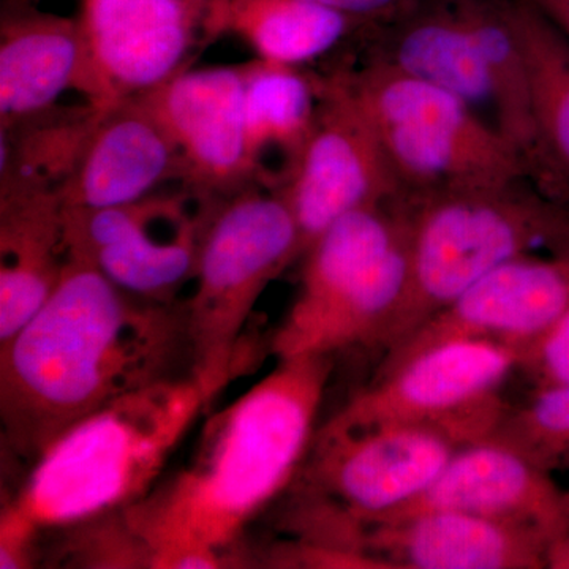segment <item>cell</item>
<instances>
[{
    "instance_id": "6da1fadb",
    "label": "cell",
    "mask_w": 569,
    "mask_h": 569,
    "mask_svg": "<svg viewBox=\"0 0 569 569\" xmlns=\"http://www.w3.org/2000/svg\"><path fill=\"white\" fill-rule=\"evenodd\" d=\"M183 377H192L186 302L127 293L69 254L54 293L0 346L3 443L32 466L74 422Z\"/></svg>"
},
{
    "instance_id": "7a4b0ae2",
    "label": "cell",
    "mask_w": 569,
    "mask_h": 569,
    "mask_svg": "<svg viewBox=\"0 0 569 569\" xmlns=\"http://www.w3.org/2000/svg\"><path fill=\"white\" fill-rule=\"evenodd\" d=\"M335 358L279 359L206 422L189 466L126 509L152 569L222 568L307 458Z\"/></svg>"
},
{
    "instance_id": "3957f363",
    "label": "cell",
    "mask_w": 569,
    "mask_h": 569,
    "mask_svg": "<svg viewBox=\"0 0 569 569\" xmlns=\"http://www.w3.org/2000/svg\"><path fill=\"white\" fill-rule=\"evenodd\" d=\"M192 377L130 392L74 422L39 458L0 519L37 537L123 511L149 496L201 411Z\"/></svg>"
},
{
    "instance_id": "277c9868",
    "label": "cell",
    "mask_w": 569,
    "mask_h": 569,
    "mask_svg": "<svg viewBox=\"0 0 569 569\" xmlns=\"http://www.w3.org/2000/svg\"><path fill=\"white\" fill-rule=\"evenodd\" d=\"M410 268V209L347 213L305 254L293 305L271 337L279 359L385 348Z\"/></svg>"
},
{
    "instance_id": "5b68a950",
    "label": "cell",
    "mask_w": 569,
    "mask_h": 569,
    "mask_svg": "<svg viewBox=\"0 0 569 569\" xmlns=\"http://www.w3.org/2000/svg\"><path fill=\"white\" fill-rule=\"evenodd\" d=\"M299 257L298 224L279 190L253 183L209 203L194 291L186 301L192 378L208 407L238 373L258 299Z\"/></svg>"
},
{
    "instance_id": "8992f818",
    "label": "cell",
    "mask_w": 569,
    "mask_h": 569,
    "mask_svg": "<svg viewBox=\"0 0 569 569\" xmlns=\"http://www.w3.org/2000/svg\"><path fill=\"white\" fill-rule=\"evenodd\" d=\"M342 78L400 183L426 193L515 186L522 153L459 97L389 62Z\"/></svg>"
},
{
    "instance_id": "52a82bcc",
    "label": "cell",
    "mask_w": 569,
    "mask_h": 569,
    "mask_svg": "<svg viewBox=\"0 0 569 569\" xmlns=\"http://www.w3.org/2000/svg\"><path fill=\"white\" fill-rule=\"evenodd\" d=\"M553 233V217L512 186L427 194L410 209L407 291L385 350L492 269L533 254Z\"/></svg>"
},
{
    "instance_id": "ba28073f",
    "label": "cell",
    "mask_w": 569,
    "mask_h": 569,
    "mask_svg": "<svg viewBox=\"0 0 569 569\" xmlns=\"http://www.w3.org/2000/svg\"><path fill=\"white\" fill-rule=\"evenodd\" d=\"M462 447L433 427L325 425L301 467L307 516L336 531L387 518L421 496Z\"/></svg>"
},
{
    "instance_id": "9c48e42d",
    "label": "cell",
    "mask_w": 569,
    "mask_h": 569,
    "mask_svg": "<svg viewBox=\"0 0 569 569\" xmlns=\"http://www.w3.org/2000/svg\"><path fill=\"white\" fill-rule=\"evenodd\" d=\"M523 355L488 340H455L422 351L355 396L326 425L340 429L425 426L471 445L507 413L498 389Z\"/></svg>"
},
{
    "instance_id": "30bf717a",
    "label": "cell",
    "mask_w": 569,
    "mask_h": 569,
    "mask_svg": "<svg viewBox=\"0 0 569 569\" xmlns=\"http://www.w3.org/2000/svg\"><path fill=\"white\" fill-rule=\"evenodd\" d=\"M231 0H80L92 107L108 110L193 69L230 31Z\"/></svg>"
},
{
    "instance_id": "8fae6325",
    "label": "cell",
    "mask_w": 569,
    "mask_h": 569,
    "mask_svg": "<svg viewBox=\"0 0 569 569\" xmlns=\"http://www.w3.org/2000/svg\"><path fill=\"white\" fill-rule=\"evenodd\" d=\"M209 203L181 186L110 208H63L67 249L127 293L176 302L197 274Z\"/></svg>"
},
{
    "instance_id": "7c38bea8",
    "label": "cell",
    "mask_w": 569,
    "mask_h": 569,
    "mask_svg": "<svg viewBox=\"0 0 569 569\" xmlns=\"http://www.w3.org/2000/svg\"><path fill=\"white\" fill-rule=\"evenodd\" d=\"M400 186L343 78L325 81L312 132L293 173L279 190L298 224L301 257L337 220L388 203Z\"/></svg>"
},
{
    "instance_id": "4fadbf2b",
    "label": "cell",
    "mask_w": 569,
    "mask_h": 569,
    "mask_svg": "<svg viewBox=\"0 0 569 569\" xmlns=\"http://www.w3.org/2000/svg\"><path fill=\"white\" fill-rule=\"evenodd\" d=\"M568 310L569 254H523L482 276L402 342L389 348L377 376L455 340H488L516 348L526 362Z\"/></svg>"
},
{
    "instance_id": "5bb4252c",
    "label": "cell",
    "mask_w": 569,
    "mask_h": 569,
    "mask_svg": "<svg viewBox=\"0 0 569 569\" xmlns=\"http://www.w3.org/2000/svg\"><path fill=\"white\" fill-rule=\"evenodd\" d=\"M137 99L170 134L182 160V186L200 200L257 183L247 151L242 63L183 71Z\"/></svg>"
},
{
    "instance_id": "9a60e30c",
    "label": "cell",
    "mask_w": 569,
    "mask_h": 569,
    "mask_svg": "<svg viewBox=\"0 0 569 569\" xmlns=\"http://www.w3.org/2000/svg\"><path fill=\"white\" fill-rule=\"evenodd\" d=\"M549 545L531 527L440 509L366 523L355 550L369 568L542 569Z\"/></svg>"
},
{
    "instance_id": "2e32d148",
    "label": "cell",
    "mask_w": 569,
    "mask_h": 569,
    "mask_svg": "<svg viewBox=\"0 0 569 569\" xmlns=\"http://www.w3.org/2000/svg\"><path fill=\"white\" fill-rule=\"evenodd\" d=\"M440 509L520 523L550 541L569 530L567 496L550 471L496 440L460 448L421 496L376 522Z\"/></svg>"
},
{
    "instance_id": "e0dca14e",
    "label": "cell",
    "mask_w": 569,
    "mask_h": 569,
    "mask_svg": "<svg viewBox=\"0 0 569 569\" xmlns=\"http://www.w3.org/2000/svg\"><path fill=\"white\" fill-rule=\"evenodd\" d=\"M67 91L92 102L88 56L77 17L40 10L36 0L0 9V127L59 104Z\"/></svg>"
},
{
    "instance_id": "ac0fdd59",
    "label": "cell",
    "mask_w": 569,
    "mask_h": 569,
    "mask_svg": "<svg viewBox=\"0 0 569 569\" xmlns=\"http://www.w3.org/2000/svg\"><path fill=\"white\" fill-rule=\"evenodd\" d=\"M183 182L181 156L162 122L138 99L108 108L61 190L63 208L133 203Z\"/></svg>"
},
{
    "instance_id": "d6986e66",
    "label": "cell",
    "mask_w": 569,
    "mask_h": 569,
    "mask_svg": "<svg viewBox=\"0 0 569 569\" xmlns=\"http://www.w3.org/2000/svg\"><path fill=\"white\" fill-rule=\"evenodd\" d=\"M67 263L61 194H0V346L50 299Z\"/></svg>"
},
{
    "instance_id": "ffe728a7",
    "label": "cell",
    "mask_w": 569,
    "mask_h": 569,
    "mask_svg": "<svg viewBox=\"0 0 569 569\" xmlns=\"http://www.w3.org/2000/svg\"><path fill=\"white\" fill-rule=\"evenodd\" d=\"M247 151L254 181L280 190L316 123L321 82L295 66L264 59L242 63Z\"/></svg>"
},
{
    "instance_id": "44dd1931",
    "label": "cell",
    "mask_w": 569,
    "mask_h": 569,
    "mask_svg": "<svg viewBox=\"0 0 569 569\" xmlns=\"http://www.w3.org/2000/svg\"><path fill=\"white\" fill-rule=\"evenodd\" d=\"M471 3L473 0H460L411 21L397 39L389 63L451 92L481 116L489 110L493 123L492 86L475 32Z\"/></svg>"
},
{
    "instance_id": "7402d4cb",
    "label": "cell",
    "mask_w": 569,
    "mask_h": 569,
    "mask_svg": "<svg viewBox=\"0 0 569 569\" xmlns=\"http://www.w3.org/2000/svg\"><path fill=\"white\" fill-rule=\"evenodd\" d=\"M104 111L59 103L0 127V194H61Z\"/></svg>"
},
{
    "instance_id": "603a6c76",
    "label": "cell",
    "mask_w": 569,
    "mask_h": 569,
    "mask_svg": "<svg viewBox=\"0 0 569 569\" xmlns=\"http://www.w3.org/2000/svg\"><path fill=\"white\" fill-rule=\"evenodd\" d=\"M362 22L309 0H231L230 32L284 66L321 58Z\"/></svg>"
},
{
    "instance_id": "cb8c5ba5",
    "label": "cell",
    "mask_w": 569,
    "mask_h": 569,
    "mask_svg": "<svg viewBox=\"0 0 569 569\" xmlns=\"http://www.w3.org/2000/svg\"><path fill=\"white\" fill-rule=\"evenodd\" d=\"M512 22L527 71L538 133L569 163V59L537 9L515 3Z\"/></svg>"
},
{
    "instance_id": "d4e9b609",
    "label": "cell",
    "mask_w": 569,
    "mask_h": 569,
    "mask_svg": "<svg viewBox=\"0 0 569 569\" xmlns=\"http://www.w3.org/2000/svg\"><path fill=\"white\" fill-rule=\"evenodd\" d=\"M488 440L500 441L552 471L569 462V383L538 388L527 406L507 410Z\"/></svg>"
},
{
    "instance_id": "484cf974",
    "label": "cell",
    "mask_w": 569,
    "mask_h": 569,
    "mask_svg": "<svg viewBox=\"0 0 569 569\" xmlns=\"http://www.w3.org/2000/svg\"><path fill=\"white\" fill-rule=\"evenodd\" d=\"M70 531L63 559L84 568H151V552L123 511L63 529ZM69 563V565H70Z\"/></svg>"
},
{
    "instance_id": "4316f807",
    "label": "cell",
    "mask_w": 569,
    "mask_h": 569,
    "mask_svg": "<svg viewBox=\"0 0 569 569\" xmlns=\"http://www.w3.org/2000/svg\"><path fill=\"white\" fill-rule=\"evenodd\" d=\"M538 388L569 383V310L523 362Z\"/></svg>"
},
{
    "instance_id": "83f0119b",
    "label": "cell",
    "mask_w": 569,
    "mask_h": 569,
    "mask_svg": "<svg viewBox=\"0 0 569 569\" xmlns=\"http://www.w3.org/2000/svg\"><path fill=\"white\" fill-rule=\"evenodd\" d=\"M309 2L340 11L356 20L367 21L402 9L411 0H309Z\"/></svg>"
},
{
    "instance_id": "f1b7e54d",
    "label": "cell",
    "mask_w": 569,
    "mask_h": 569,
    "mask_svg": "<svg viewBox=\"0 0 569 569\" xmlns=\"http://www.w3.org/2000/svg\"><path fill=\"white\" fill-rule=\"evenodd\" d=\"M546 561L550 569H569V530L550 541Z\"/></svg>"
},
{
    "instance_id": "f546056e",
    "label": "cell",
    "mask_w": 569,
    "mask_h": 569,
    "mask_svg": "<svg viewBox=\"0 0 569 569\" xmlns=\"http://www.w3.org/2000/svg\"><path fill=\"white\" fill-rule=\"evenodd\" d=\"M535 2L557 18L569 31V0H535Z\"/></svg>"
},
{
    "instance_id": "4dcf8cb0",
    "label": "cell",
    "mask_w": 569,
    "mask_h": 569,
    "mask_svg": "<svg viewBox=\"0 0 569 569\" xmlns=\"http://www.w3.org/2000/svg\"><path fill=\"white\" fill-rule=\"evenodd\" d=\"M565 496H567V505H568V509H569V488L565 489Z\"/></svg>"
}]
</instances>
